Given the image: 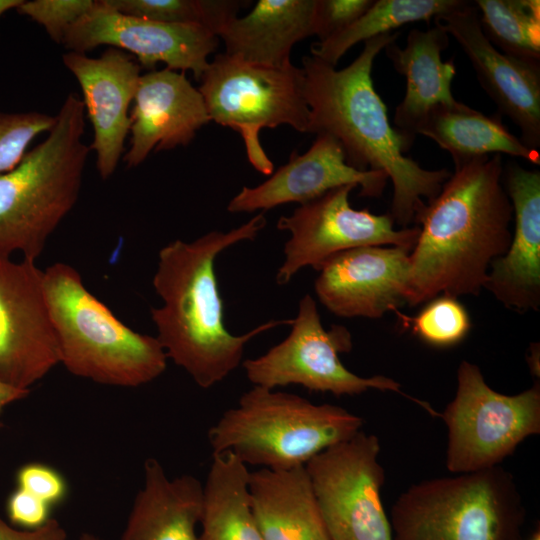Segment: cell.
Instances as JSON below:
<instances>
[{
	"label": "cell",
	"mask_w": 540,
	"mask_h": 540,
	"mask_svg": "<svg viewBox=\"0 0 540 540\" xmlns=\"http://www.w3.org/2000/svg\"><path fill=\"white\" fill-rule=\"evenodd\" d=\"M503 171L500 154L474 158L455 167L438 195L417 206L413 221L421 226L409 255L408 304L484 289L491 262L512 238Z\"/></svg>",
	"instance_id": "cell-1"
},
{
	"label": "cell",
	"mask_w": 540,
	"mask_h": 540,
	"mask_svg": "<svg viewBox=\"0 0 540 540\" xmlns=\"http://www.w3.org/2000/svg\"><path fill=\"white\" fill-rule=\"evenodd\" d=\"M399 34L364 41L362 52L343 69L314 56L303 58L302 69L310 112L308 133L332 135L351 166L386 174L393 185L389 214L395 224L405 228L413 221L417 206L424 198L436 197L452 173L424 169L405 156L410 146L390 124L387 107L374 88V60Z\"/></svg>",
	"instance_id": "cell-2"
},
{
	"label": "cell",
	"mask_w": 540,
	"mask_h": 540,
	"mask_svg": "<svg viewBox=\"0 0 540 540\" xmlns=\"http://www.w3.org/2000/svg\"><path fill=\"white\" fill-rule=\"evenodd\" d=\"M265 225L261 212L228 232L213 230L192 242L177 239L159 251L153 287L162 306L150 310L156 337L167 357L201 388L214 386L234 371L252 338L292 323L270 320L242 335H233L224 323L215 260L230 246L254 240Z\"/></svg>",
	"instance_id": "cell-3"
},
{
	"label": "cell",
	"mask_w": 540,
	"mask_h": 540,
	"mask_svg": "<svg viewBox=\"0 0 540 540\" xmlns=\"http://www.w3.org/2000/svg\"><path fill=\"white\" fill-rule=\"evenodd\" d=\"M85 107L64 100L44 141L12 170L0 174V255L36 260L75 206L90 147L83 142Z\"/></svg>",
	"instance_id": "cell-4"
},
{
	"label": "cell",
	"mask_w": 540,
	"mask_h": 540,
	"mask_svg": "<svg viewBox=\"0 0 540 540\" xmlns=\"http://www.w3.org/2000/svg\"><path fill=\"white\" fill-rule=\"evenodd\" d=\"M45 298L60 363L73 375L99 384L137 387L159 377L167 355L157 337L120 321L84 285L78 271L55 263L43 271Z\"/></svg>",
	"instance_id": "cell-5"
},
{
	"label": "cell",
	"mask_w": 540,
	"mask_h": 540,
	"mask_svg": "<svg viewBox=\"0 0 540 540\" xmlns=\"http://www.w3.org/2000/svg\"><path fill=\"white\" fill-rule=\"evenodd\" d=\"M363 420L341 406L253 386L208 431L213 453L231 451L244 464L272 470L305 466L361 430Z\"/></svg>",
	"instance_id": "cell-6"
},
{
	"label": "cell",
	"mask_w": 540,
	"mask_h": 540,
	"mask_svg": "<svg viewBox=\"0 0 540 540\" xmlns=\"http://www.w3.org/2000/svg\"><path fill=\"white\" fill-rule=\"evenodd\" d=\"M526 510L501 466L424 480L395 501L393 540H523Z\"/></svg>",
	"instance_id": "cell-7"
},
{
	"label": "cell",
	"mask_w": 540,
	"mask_h": 540,
	"mask_svg": "<svg viewBox=\"0 0 540 540\" xmlns=\"http://www.w3.org/2000/svg\"><path fill=\"white\" fill-rule=\"evenodd\" d=\"M200 81L210 120L240 133L249 162L264 175L273 173V163L259 141L262 128L289 125L308 133L302 67H268L223 53L209 62Z\"/></svg>",
	"instance_id": "cell-8"
},
{
	"label": "cell",
	"mask_w": 540,
	"mask_h": 540,
	"mask_svg": "<svg viewBox=\"0 0 540 540\" xmlns=\"http://www.w3.org/2000/svg\"><path fill=\"white\" fill-rule=\"evenodd\" d=\"M439 417L447 427L445 463L450 472L499 466L523 440L540 433V385L501 394L485 382L477 365L463 360L455 397Z\"/></svg>",
	"instance_id": "cell-9"
},
{
	"label": "cell",
	"mask_w": 540,
	"mask_h": 540,
	"mask_svg": "<svg viewBox=\"0 0 540 540\" xmlns=\"http://www.w3.org/2000/svg\"><path fill=\"white\" fill-rule=\"evenodd\" d=\"M352 335L341 325L323 327L315 300L306 294L300 301L289 335L265 354L247 359L243 368L254 386L269 389L301 385L310 391L336 396L356 395L368 389L400 393L425 410L429 404L401 391V384L382 375L360 377L339 358L352 350Z\"/></svg>",
	"instance_id": "cell-10"
},
{
	"label": "cell",
	"mask_w": 540,
	"mask_h": 540,
	"mask_svg": "<svg viewBox=\"0 0 540 540\" xmlns=\"http://www.w3.org/2000/svg\"><path fill=\"white\" fill-rule=\"evenodd\" d=\"M379 454L378 437L360 430L305 465L331 540H393Z\"/></svg>",
	"instance_id": "cell-11"
},
{
	"label": "cell",
	"mask_w": 540,
	"mask_h": 540,
	"mask_svg": "<svg viewBox=\"0 0 540 540\" xmlns=\"http://www.w3.org/2000/svg\"><path fill=\"white\" fill-rule=\"evenodd\" d=\"M354 188L345 185L332 189L279 218L277 228L290 233L284 261L276 274L279 285L290 282L300 269L312 266L318 270L330 257L350 249L391 245L412 251L419 226L398 230L389 213L377 215L369 209H354L349 202Z\"/></svg>",
	"instance_id": "cell-12"
},
{
	"label": "cell",
	"mask_w": 540,
	"mask_h": 540,
	"mask_svg": "<svg viewBox=\"0 0 540 540\" xmlns=\"http://www.w3.org/2000/svg\"><path fill=\"white\" fill-rule=\"evenodd\" d=\"M60 364L43 271L0 255V380L30 390Z\"/></svg>",
	"instance_id": "cell-13"
},
{
	"label": "cell",
	"mask_w": 540,
	"mask_h": 540,
	"mask_svg": "<svg viewBox=\"0 0 540 540\" xmlns=\"http://www.w3.org/2000/svg\"><path fill=\"white\" fill-rule=\"evenodd\" d=\"M218 36L193 24H167L119 13L103 0L67 31L63 45L85 53L100 45L126 50L140 64L153 69L165 63L171 70H190L197 80L208 67V57L218 46Z\"/></svg>",
	"instance_id": "cell-14"
},
{
	"label": "cell",
	"mask_w": 540,
	"mask_h": 540,
	"mask_svg": "<svg viewBox=\"0 0 540 540\" xmlns=\"http://www.w3.org/2000/svg\"><path fill=\"white\" fill-rule=\"evenodd\" d=\"M434 24L453 36L469 58L477 79L497 106L520 130L530 149L540 146V61L500 52L484 35L473 2L437 16Z\"/></svg>",
	"instance_id": "cell-15"
},
{
	"label": "cell",
	"mask_w": 540,
	"mask_h": 540,
	"mask_svg": "<svg viewBox=\"0 0 540 540\" xmlns=\"http://www.w3.org/2000/svg\"><path fill=\"white\" fill-rule=\"evenodd\" d=\"M410 251L365 246L340 252L318 269L315 292L333 314L381 318L407 303Z\"/></svg>",
	"instance_id": "cell-16"
},
{
	"label": "cell",
	"mask_w": 540,
	"mask_h": 540,
	"mask_svg": "<svg viewBox=\"0 0 540 540\" xmlns=\"http://www.w3.org/2000/svg\"><path fill=\"white\" fill-rule=\"evenodd\" d=\"M387 180L382 172L351 166L339 141L330 134L319 133L305 153L293 151L289 161L266 181L243 187L227 210L251 213L291 202L301 205L345 185L360 186V196L380 197Z\"/></svg>",
	"instance_id": "cell-17"
},
{
	"label": "cell",
	"mask_w": 540,
	"mask_h": 540,
	"mask_svg": "<svg viewBox=\"0 0 540 540\" xmlns=\"http://www.w3.org/2000/svg\"><path fill=\"white\" fill-rule=\"evenodd\" d=\"M66 68L77 79L85 112L93 126L90 149L96 152V167L103 180L115 171L130 131V103L140 79V65L124 51L110 47L100 57L67 52Z\"/></svg>",
	"instance_id": "cell-18"
},
{
	"label": "cell",
	"mask_w": 540,
	"mask_h": 540,
	"mask_svg": "<svg viewBox=\"0 0 540 540\" xmlns=\"http://www.w3.org/2000/svg\"><path fill=\"white\" fill-rule=\"evenodd\" d=\"M503 185L513 208L514 230L505 254L490 264L484 289L518 313L540 307V172L509 162Z\"/></svg>",
	"instance_id": "cell-19"
},
{
	"label": "cell",
	"mask_w": 540,
	"mask_h": 540,
	"mask_svg": "<svg viewBox=\"0 0 540 540\" xmlns=\"http://www.w3.org/2000/svg\"><path fill=\"white\" fill-rule=\"evenodd\" d=\"M131 112L130 147L123 160L140 165L151 151L188 145L211 120L204 99L184 73L169 68L140 76Z\"/></svg>",
	"instance_id": "cell-20"
},
{
	"label": "cell",
	"mask_w": 540,
	"mask_h": 540,
	"mask_svg": "<svg viewBox=\"0 0 540 540\" xmlns=\"http://www.w3.org/2000/svg\"><path fill=\"white\" fill-rule=\"evenodd\" d=\"M449 34L438 26L425 31L411 29L405 47L395 42L385 47L394 69L406 80L405 96L396 107L395 129L412 146L419 122L435 106L456 101L451 83L456 75L454 60L443 61Z\"/></svg>",
	"instance_id": "cell-21"
},
{
	"label": "cell",
	"mask_w": 540,
	"mask_h": 540,
	"mask_svg": "<svg viewBox=\"0 0 540 540\" xmlns=\"http://www.w3.org/2000/svg\"><path fill=\"white\" fill-rule=\"evenodd\" d=\"M203 485L185 474L173 479L155 458L144 462L137 493L121 540H198Z\"/></svg>",
	"instance_id": "cell-22"
},
{
	"label": "cell",
	"mask_w": 540,
	"mask_h": 540,
	"mask_svg": "<svg viewBox=\"0 0 540 540\" xmlns=\"http://www.w3.org/2000/svg\"><path fill=\"white\" fill-rule=\"evenodd\" d=\"M316 0H259L219 31L226 54L268 67L291 63L293 46L314 35Z\"/></svg>",
	"instance_id": "cell-23"
},
{
	"label": "cell",
	"mask_w": 540,
	"mask_h": 540,
	"mask_svg": "<svg viewBox=\"0 0 540 540\" xmlns=\"http://www.w3.org/2000/svg\"><path fill=\"white\" fill-rule=\"evenodd\" d=\"M249 492L263 540H331L305 466L250 472Z\"/></svg>",
	"instance_id": "cell-24"
},
{
	"label": "cell",
	"mask_w": 540,
	"mask_h": 540,
	"mask_svg": "<svg viewBox=\"0 0 540 540\" xmlns=\"http://www.w3.org/2000/svg\"><path fill=\"white\" fill-rule=\"evenodd\" d=\"M415 134L432 139L449 152L454 167L492 154H507L540 164L539 152L511 133L501 114L486 115L457 100L433 107L419 122Z\"/></svg>",
	"instance_id": "cell-25"
},
{
	"label": "cell",
	"mask_w": 540,
	"mask_h": 540,
	"mask_svg": "<svg viewBox=\"0 0 540 540\" xmlns=\"http://www.w3.org/2000/svg\"><path fill=\"white\" fill-rule=\"evenodd\" d=\"M249 477L247 465L231 451L212 454L198 540H263L251 507Z\"/></svg>",
	"instance_id": "cell-26"
},
{
	"label": "cell",
	"mask_w": 540,
	"mask_h": 540,
	"mask_svg": "<svg viewBox=\"0 0 540 540\" xmlns=\"http://www.w3.org/2000/svg\"><path fill=\"white\" fill-rule=\"evenodd\" d=\"M466 0H376L350 26L331 38L315 43L312 56L336 66L355 44L391 33L401 26L430 21L437 16L466 6Z\"/></svg>",
	"instance_id": "cell-27"
},
{
	"label": "cell",
	"mask_w": 540,
	"mask_h": 540,
	"mask_svg": "<svg viewBox=\"0 0 540 540\" xmlns=\"http://www.w3.org/2000/svg\"><path fill=\"white\" fill-rule=\"evenodd\" d=\"M480 25L500 52L525 60H540L539 0H477Z\"/></svg>",
	"instance_id": "cell-28"
},
{
	"label": "cell",
	"mask_w": 540,
	"mask_h": 540,
	"mask_svg": "<svg viewBox=\"0 0 540 540\" xmlns=\"http://www.w3.org/2000/svg\"><path fill=\"white\" fill-rule=\"evenodd\" d=\"M121 14L167 24L203 26L217 36L244 2L232 0H103Z\"/></svg>",
	"instance_id": "cell-29"
},
{
	"label": "cell",
	"mask_w": 540,
	"mask_h": 540,
	"mask_svg": "<svg viewBox=\"0 0 540 540\" xmlns=\"http://www.w3.org/2000/svg\"><path fill=\"white\" fill-rule=\"evenodd\" d=\"M402 326L423 342L449 347L461 342L471 328L470 316L456 297L441 295L428 301L415 316L394 311Z\"/></svg>",
	"instance_id": "cell-30"
},
{
	"label": "cell",
	"mask_w": 540,
	"mask_h": 540,
	"mask_svg": "<svg viewBox=\"0 0 540 540\" xmlns=\"http://www.w3.org/2000/svg\"><path fill=\"white\" fill-rule=\"evenodd\" d=\"M55 122L56 116L39 112L0 113V174L15 168L32 140Z\"/></svg>",
	"instance_id": "cell-31"
},
{
	"label": "cell",
	"mask_w": 540,
	"mask_h": 540,
	"mask_svg": "<svg viewBox=\"0 0 540 540\" xmlns=\"http://www.w3.org/2000/svg\"><path fill=\"white\" fill-rule=\"evenodd\" d=\"M92 0H34L23 1L17 8L21 15L42 25L49 37L63 44L68 29L94 6Z\"/></svg>",
	"instance_id": "cell-32"
},
{
	"label": "cell",
	"mask_w": 540,
	"mask_h": 540,
	"mask_svg": "<svg viewBox=\"0 0 540 540\" xmlns=\"http://www.w3.org/2000/svg\"><path fill=\"white\" fill-rule=\"evenodd\" d=\"M17 488L44 501L51 507L64 501L68 484L64 476L45 463L30 462L21 466L16 473Z\"/></svg>",
	"instance_id": "cell-33"
},
{
	"label": "cell",
	"mask_w": 540,
	"mask_h": 540,
	"mask_svg": "<svg viewBox=\"0 0 540 540\" xmlns=\"http://www.w3.org/2000/svg\"><path fill=\"white\" fill-rule=\"evenodd\" d=\"M373 0H316L314 35L323 42L346 29L372 4Z\"/></svg>",
	"instance_id": "cell-34"
},
{
	"label": "cell",
	"mask_w": 540,
	"mask_h": 540,
	"mask_svg": "<svg viewBox=\"0 0 540 540\" xmlns=\"http://www.w3.org/2000/svg\"><path fill=\"white\" fill-rule=\"evenodd\" d=\"M51 509L50 505L20 488H16L6 501L10 524L24 530L45 525L52 518Z\"/></svg>",
	"instance_id": "cell-35"
},
{
	"label": "cell",
	"mask_w": 540,
	"mask_h": 540,
	"mask_svg": "<svg viewBox=\"0 0 540 540\" xmlns=\"http://www.w3.org/2000/svg\"><path fill=\"white\" fill-rule=\"evenodd\" d=\"M0 540H67V534L54 518L40 528L24 530L9 524L0 515Z\"/></svg>",
	"instance_id": "cell-36"
},
{
	"label": "cell",
	"mask_w": 540,
	"mask_h": 540,
	"mask_svg": "<svg viewBox=\"0 0 540 540\" xmlns=\"http://www.w3.org/2000/svg\"><path fill=\"white\" fill-rule=\"evenodd\" d=\"M29 392L30 390L17 388L0 380V413L7 405L27 397Z\"/></svg>",
	"instance_id": "cell-37"
},
{
	"label": "cell",
	"mask_w": 540,
	"mask_h": 540,
	"mask_svg": "<svg viewBox=\"0 0 540 540\" xmlns=\"http://www.w3.org/2000/svg\"><path fill=\"white\" fill-rule=\"evenodd\" d=\"M532 346L530 348L531 353L528 356V364L533 374L539 376V364L536 363V361L539 362V344H533Z\"/></svg>",
	"instance_id": "cell-38"
},
{
	"label": "cell",
	"mask_w": 540,
	"mask_h": 540,
	"mask_svg": "<svg viewBox=\"0 0 540 540\" xmlns=\"http://www.w3.org/2000/svg\"><path fill=\"white\" fill-rule=\"evenodd\" d=\"M22 2L23 0H0V16L12 8L16 9Z\"/></svg>",
	"instance_id": "cell-39"
},
{
	"label": "cell",
	"mask_w": 540,
	"mask_h": 540,
	"mask_svg": "<svg viewBox=\"0 0 540 540\" xmlns=\"http://www.w3.org/2000/svg\"><path fill=\"white\" fill-rule=\"evenodd\" d=\"M78 540H103V539L92 533H83L80 535Z\"/></svg>",
	"instance_id": "cell-40"
},
{
	"label": "cell",
	"mask_w": 540,
	"mask_h": 540,
	"mask_svg": "<svg viewBox=\"0 0 540 540\" xmlns=\"http://www.w3.org/2000/svg\"><path fill=\"white\" fill-rule=\"evenodd\" d=\"M530 540H540V532H539V530H537L536 532L533 533Z\"/></svg>",
	"instance_id": "cell-41"
},
{
	"label": "cell",
	"mask_w": 540,
	"mask_h": 540,
	"mask_svg": "<svg viewBox=\"0 0 540 540\" xmlns=\"http://www.w3.org/2000/svg\"><path fill=\"white\" fill-rule=\"evenodd\" d=\"M2 427H3V424H2V422L0 421V429H1Z\"/></svg>",
	"instance_id": "cell-42"
}]
</instances>
